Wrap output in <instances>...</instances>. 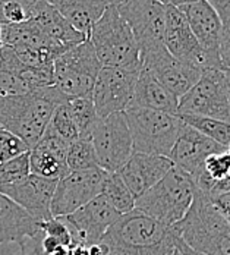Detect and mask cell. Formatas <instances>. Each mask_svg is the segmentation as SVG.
I'll use <instances>...</instances> for the list:
<instances>
[{
  "mask_svg": "<svg viewBox=\"0 0 230 255\" xmlns=\"http://www.w3.org/2000/svg\"><path fill=\"white\" fill-rule=\"evenodd\" d=\"M102 195L107 198L119 214H126L135 208V198L117 172L107 175L103 183Z\"/></svg>",
  "mask_w": 230,
  "mask_h": 255,
  "instance_id": "cell-28",
  "label": "cell"
},
{
  "mask_svg": "<svg viewBox=\"0 0 230 255\" xmlns=\"http://www.w3.org/2000/svg\"><path fill=\"white\" fill-rule=\"evenodd\" d=\"M106 1H107L109 4H115V6H117V4H119V3H122L123 0H106Z\"/></svg>",
  "mask_w": 230,
  "mask_h": 255,
  "instance_id": "cell-40",
  "label": "cell"
},
{
  "mask_svg": "<svg viewBox=\"0 0 230 255\" xmlns=\"http://www.w3.org/2000/svg\"><path fill=\"white\" fill-rule=\"evenodd\" d=\"M195 191L194 179L173 166L154 186L135 200V208L170 228L186 216Z\"/></svg>",
  "mask_w": 230,
  "mask_h": 255,
  "instance_id": "cell-4",
  "label": "cell"
},
{
  "mask_svg": "<svg viewBox=\"0 0 230 255\" xmlns=\"http://www.w3.org/2000/svg\"><path fill=\"white\" fill-rule=\"evenodd\" d=\"M35 3L37 0H0V25L29 21Z\"/></svg>",
  "mask_w": 230,
  "mask_h": 255,
  "instance_id": "cell-30",
  "label": "cell"
},
{
  "mask_svg": "<svg viewBox=\"0 0 230 255\" xmlns=\"http://www.w3.org/2000/svg\"><path fill=\"white\" fill-rule=\"evenodd\" d=\"M163 43L167 51L178 60L194 65L203 71L211 69L204 50L192 34L188 21L179 7L166 6Z\"/></svg>",
  "mask_w": 230,
  "mask_h": 255,
  "instance_id": "cell-15",
  "label": "cell"
},
{
  "mask_svg": "<svg viewBox=\"0 0 230 255\" xmlns=\"http://www.w3.org/2000/svg\"><path fill=\"white\" fill-rule=\"evenodd\" d=\"M226 151L230 154V142H229V145H228V150H226Z\"/></svg>",
  "mask_w": 230,
  "mask_h": 255,
  "instance_id": "cell-43",
  "label": "cell"
},
{
  "mask_svg": "<svg viewBox=\"0 0 230 255\" xmlns=\"http://www.w3.org/2000/svg\"><path fill=\"white\" fill-rule=\"evenodd\" d=\"M225 72H226V74H228V75H230V68H229V69H226V71H225Z\"/></svg>",
  "mask_w": 230,
  "mask_h": 255,
  "instance_id": "cell-42",
  "label": "cell"
},
{
  "mask_svg": "<svg viewBox=\"0 0 230 255\" xmlns=\"http://www.w3.org/2000/svg\"><path fill=\"white\" fill-rule=\"evenodd\" d=\"M179 9L183 12L192 34L195 35L197 41L204 50L210 68L223 71L220 54H219L222 21L217 12L213 9V6L207 0L191 3V4L182 6Z\"/></svg>",
  "mask_w": 230,
  "mask_h": 255,
  "instance_id": "cell-17",
  "label": "cell"
},
{
  "mask_svg": "<svg viewBox=\"0 0 230 255\" xmlns=\"http://www.w3.org/2000/svg\"><path fill=\"white\" fill-rule=\"evenodd\" d=\"M88 40L102 66L141 71V56L135 37L115 4H107L93 25Z\"/></svg>",
  "mask_w": 230,
  "mask_h": 255,
  "instance_id": "cell-5",
  "label": "cell"
},
{
  "mask_svg": "<svg viewBox=\"0 0 230 255\" xmlns=\"http://www.w3.org/2000/svg\"><path fill=\"white\" fill-rule=\"evenodd\" d=\"M40 228L46 236H50L53 239H56L63 247H72L77 244L72 238V233H71L69 228L66 226V223L60 217H57V219L53 217L47 222L40 223Z\"/></svg>",
  "mask_w": 230,
  "mask_h": 255,
  "instance_id": "cell-34",
  "label": "cell"
},
{
  "mask_svg": "<svg viewBox=\"0 0 230 255\" xmlns=\"http://www.w3.org/2000/svg\"><path fill=\"white\" fill-rule=\"evenodd\" d=\"M226 74V72H225ZM226 79H228V90H229V99H230V75L226 74Z\"/></svg>",
  "mask_w": 230,
  "mask_h": 255,
  "instance_id": "cell-41",
  "label": "cell"
},
{
  "mask_svg": "<svg viewBox=\"0 0 230 255\" xmlns=\"http://www.w3.org/2000/svg\"><path fill=\"white\" fill-rule=\"evenodd\" d=\"M178 103L179 99L175 94H172L145 68L141 66L129 107L158 110V112L176 115Z\"/></svg>",
  "mask_w": 230,
  "mask_h": 255,
  "instance_id": "cell-22",
  "label": "cell"
},
{
  "mask_svg": "<svg viewBox=\"0 0 230 255\" xmlns=\"http://www.w3.org/2000/svg\"><path fill=\"white\" fill-rule=\"evenodd\" d=\"M207 1L217 12L222 22L230 18V0H207Z\"/></svg>",
  "mask_w": 230,
  "mask_h": 255,
  "instance_id": "cell-37",
  "label": "cell"
},
{
  "mask_svg": "<svg viewBox=\"0 0 230 255\" xmlns=\"http://www.w3.org/2000/svg\"><path fill=\"white\" fill-rule=\"evenodd\" d=\"M49 127L59 136H62L66 142H72V141H75V139L79 138L78 128L75 125V122H74V119H72L68 102L60 103V104H57L54 107Z\"/></svg>",
  "mask_w": 230,
  "mask_h": 255,
  "instance_id": "cell-31",
  "label": "cell"
},
{
  "mask_svg": "<svg viewBox=\"0 0 230 255\" xmlns=\"http://www.w3.org/2000/svg\"><path fill=\"white\" fill-rule=\"evenodd\" d=\"M133 153L169 157L183 122L178 115L158 110L128 107L125 112Z\"/></svg>",
  "mask_w": 230,
  "mask_h": 255,
  "instance_id": "cell-6",
  "label": "cell"
},
{
  "mask_svg": "<svg viewBox=\"0 0 230 255\" xmlns=\"http://www.w3.org/2000/svg\"><path fill=\"white\" fill-rule=\"evenodd\" d=\"M107 172L102 167L82 172H69L57 180L51 198V217H66L102 194Z\"/></svg>",
  "mask_w": 230,
  "mask_h": 255,
  "instance_id": "cell-10",
  "label": "cell"
},
{
  "mask_svg": "<svg viewBox=\"0 0 230 255\" xmlns=\"http://www.w3.org/2000/svg\"><path fill=\"white\" fill-rule=\"evenodd\" d=\"M90 139L97 155L99 166L107 173L119 172L133 153L132 136L123 112L113 113L102 119Z\"/></svg>",
  "mask_w": 230,
  "mask_h": 255,
  "instance_id": "cell-9",
  "label": "cell"
},
{
  "mask_svg": "<svg viewBox=\"0 0 230 255\" xmlns=\"http://www.w3.org/2000/svg\"><path fill=\"white\" fill-rule=\"evenodd\" d=\"M138 75L139 71L103 66L91 93V102L100 119L128 109Z\"/></svg>",
  "mask_w": 230,
  "mask_h": 255,
  "instance_id": "cell-12",
  "label": "cell"
},
{
  "mask_svg": "<svg viewBox=\"0 0 230 255\" xmlns=\"http://www.w3.org/2000/svg\"><path fill=\"white\" fill-rule=\"evenodd\" d=\"M0 129H3V128H1V127H0Z\"/></svg>",
  "mask_w": 230,
  "mask_h": 255,
  "instance_id": "cell-45",
  "label": "cell"
},
{
  "mask_svg": "<svg viewBox=\"0 0 230 255\" xmlns=\"http://www.w3.org/2000/svg\"><path fill=\"white\" fill-rule=\"evenodd\" d=\"M213 204L216 205V208L222 213V216L226 219V222L230 225V192L228 194H222L219 197H214Z\"/></svg>",
  "mask_w": 230,
  "mask_h": 255,
  "instance_id": "cell-36",
  "label": "cell"
},
{
  "mask_svg": "<svg viewBox=\"0 0 230 255\" xmlns=\"http://www.w3.org/2000/svg\"><path fill=\"white\" fill-rule=\"evenodd\" d=\"M104 195H99L75 213L60 217L69 228L74 241L88 248L102 241L107 229L120 217Z\"/></svg>",
  "mask_w": 230,
  "mask_h": 255,
  "instance_id": "cell-14",
  "label": "cell"
},
{
  "mask_svg": "<svg viewBox=\"0 0 230 255\" xmlns=\"http://www.w3.org/2000/svg\"><path fill=\"white\" fill-rule=\"evenodd\" d=\"M172 167L173 163L169 157L155 154L132 153L128 161L119 169L117 173L126 183L133 198L136 200L151 186H154Z\"/></svg>",
  "mask_w": 230,
  "mask_h": 255,
  "instance_id": "cell-20",
  "label": "cell"
},
{
  "mask_svg": "<svg viewBox=\"0 0 230 255\" xmlns=\"http://www.w3.org/2000/svg\"><path fill=\"white\" fill-rule=\"evenodd\" d=\"M43 236L40 223L24 208L0 194V244H21L24 239Z\"/></svg>",
  "mask_w": 230,
  "mask_h": 255,
  "instance_id": "cell-21",
  "label": "cell"
},
{
  "mask_svg": "<svg viewBox=\"0 0 230 255\" xmlns=\"http://www.w3.org/2000/svg\"><path fill=\"white\" fill-rule=\"evenodd\" d=\"M222 151H226V148L183 124L169 158L175 167L188 173L195 182L203 173L207 157Z\"/></svg>",
  "mask_w": 230,
  "mask_h": 255,
  "instance_id": "cell-16",
  "label": "cell"
},
{
  "mask_svg": "<svg viewBox=\"0 0 230 255\" xmlns=\"http://www.w3.org/2000/svg\"><path fill=\"white\" fill-rule=\"evenodd\" d=\"M66 164L69 172H82L100 167L91 139L78 138L69 142L66 150Z\"/></svg>",
  "mask_w": 230,
  "mask_h": 255,
  "instance_id": "cell-29",
  "label": "cell"
},
{
  "mask_svg": "<svg viewBox=\"0 0 230 255\" xmlns=\"http://www.w3.org/2000/svg\"><path fill=\"white\" fill-rule=\"evenodd\" d=\"M172 229L198 255H230V225L198 189L189 211Z\"/></svg>",
  "mask_w": 230,
  "mask_h": 255,
  "instance_id": "cell-3",
  "label": "cell"
},
{
  "mask_svg": "<svg viewBox=\"0 0 230 255\" xmlns=\"http://www.w3.org/2000/svg\"><path fill=\"white\" fill-rule=\"evenodd\" d=\"M141 65L178 99L188 93L203 75V69L173 57L164 44L139 51Z\"/></svg>",
  "mask_w": 230,
  "mask_h": 255,
  "instance_id": "cell-11",
  "label": "cell"
},
{
  "mask_svg": "<svg viewBox=\"0 0 230 255\" xmlns=\"http://www.w3.org/2000/svg\"><path fill=\"white\" fill-rule=\"evenodd\" d=\"M0 47H1V43H0Z\"/></svg>",
  "mask_w": 230,
  "mask_h": 255,
  "instance_id": "cell-44",
  "label": "cell"
},
{
  "mask_svg": "<svg viewBox=\"0 0 230 255\" xmlns=\"http://www.w3.org/2000/svg\"><path fill=\"white\" fill-rule=\"evenodd\" d=\"M79 32L90 35L93 25L107 7L106 0H44Z\"/></svg>",
  "mask_w": 230,
  "mask_h": 255,
  "instance_id": "cell-24",
  "label": "cell"
},
{
  "mask_svg": "<svg viewBox=\"0 0 230 255\" xmlns=\"http://www.w3.org/2000/svg\"><path fill=\"white\" fill-rule=\"evenodd\" d=\"M68 100L54 85L22 96H0V127L32 148L49 127L54 107Z\"/></svg>",
  "mask_w": 230,
  "mask_h": 255,
  "instance_id": "cell-2",
  "label": "cell"
},
{
  "mask_svg": "<svg viewBox=\"0 0 230 255\" xmlns=\"http://www.w3.org/2000/svg\"><path fill=\"white\" fill-rule=\"evenodd\" d=\"M116 9L130 28L139 51L163 43L166 22L163 3L158 0H123Z\"/></svg>",
  "mask_w": 230,
  "mask_h": 255,
  "instance_id": "cell-13",
  "label": "cell"
},
{
  "mask_svg": "<svg viewBox=\"0 0 230 255\" xmlns=\"http://www.w3.org/2000/svg\"><path fill=\"white\" fill-rule=\"evenodd\" d=\"M176 115L204 116L230 124V99L225 71H204L197 84L179 97Z\"/></svg>",
  "mask_w": 230,
  "mask_h": 255,
  "instance_id": "cell-8",
  "label": "cell"
},
{
  "mask_svg": "<svg viewBox=\"0 0 230 255\" xmlns=\"http://www.w3.org/2000/svg\"><path fill=\"white\" fill-rule=\"evenodd\" d=\"M69 142L59 136L50 127L44 130L38 142L29 148V172L41 178L59 180L69 173L66 164V150Z\"/></svg>",
  "mask_w": 230,
  "mask_h": 255,
  "instance_id": "cell-19",
  "label": "cell"
},
{
  "mask_svg": "<svg viewBox=\"0 0 230 255\" xmlns=\"http://www.w3.org/2000/svg\"><path fill=\"white\" fill-rule=\"evenodd\" d=\"M158 1L163 3L164 6L182 7V6H186V4H191V3H197V1H201V0H158Z\"/></svg>",
  "mask_w": 230,
  "mask_h": 255,
  "instance_id": "cell-38",
  "label": "cell"
},
{
  "mask_svg": "<svg viewBox=\"0 0 230 255\" xmlns=\"http://www.w3.org/2000/svg\"><path fill=\"white\" fill-rule=\"evenodd\" d=\"M91 41L87 38L60 54L53 63L54 87L66 97H90L102 69Z\"/></svg>",
  "mask_w": 230,
  "mask_h": 255,
  "instance_id": "cell-7",
  "label": "cell"
},
{
  "mask_svg": "<svg viewBox=\"0 0 230 255\" xmlns=\"http://www.w3.org/2000/svg\"><path fill=\"white\" fill-rule=\"evenodd\" d=\"M0 43L1 46H28L32 49H49L60 53L69 50L68 47L50 40L41 28L34 21H26L22 24L0 25Z\"/></svg>",
  "mask_w": 230,
  "mask_h": 255,
  "instance_id": "cell-25",
  "label": "cell"
},
{
  "mask_svg": "<svg viewBox=\"0 0 230 255\" xmlns=\"http://www.w3.org/2000/svg\"><path fill=\"white\" fill-rule=\"evenodd\" d=\"M103 255H179L188 245L172 229L139 210L122 214L99 242Z\"/></svg>",
  "mask_w": 230,
  "mask_h": 255,
  "instance_id": "cell-1",
  "label": "cell"
},
{
  "mask_svg": "<svg viewBox=\"0 0 230 255\" xmlns=\"http://www.w3.org/2000/svg\"><path fill=\"white\" fill-rule=\"evenodd\" d=\"M220 62L223 71L230 68V18L222 22V35H220Z\"/></svg>",
  "mask_w": 230,
  "mask_h": 255,
  "instance_id": "cell-35",
  "label": "cell"
},
{
  "mask_svg": "<svg viewBox=\"0 0 230 255\" xmlns=\"http://www.w3.org/2000/svg\"><path fill=\"white\" fill-rule=\"evenodd\" d=\"M178 116L183 124L198 130L204 136L213 139L214 142L220 144L228 150L230 142V124L211 118H204V116H194V115H178Z\"/></svg>",
  "mask_w": 230,
  "mask_h": 255,
  "instance_id": "cell-27",
  "label": "cell"
},
{
  "mask_svg": "<svg viewBox=\"0 0 230 255\" xmlns=\"http://www.w3.org/2000/svg\"><path fill=\"white\" fill-rule=\"evenodd\" d=\"M57 180L28 175L24 180L0 188V194L10 198L13 203L24 208L26 213L38 223L53 219L50 204Z\"/></svg>",
  "mask_w": 230,
  "mask_h": 255,
  "instance_id": "cell-18",
  "label": "cell"
},
{
  "mask_svg": "<svg viewBox=\"0 0 230 255\" xmlns=\"http://www.w3.org/2000/svg\"><path fill=\"white\" fill-rule=\"evenodd\" d=\"M31 175L28 151L0 164V188L18 183Z\"/></svg>",
  "mask_w": 230,
  "mask_h": 255,
  "instance_id": "cell-32",
  "label": "cell"
},
{
  "mask_svg": "<svg viewBox=\"0 0 230 255\" xmlns=\"http://www.w3.org/2000/svg\"><path fill=\"white\" fill-rule=\"evenodd\" d=\"M31 21H34L41 28V31L53 41L71 49L77 44H81L88 37L82 32H79L72 24H69L51 4L44 0H37L32 13Z\"/></svg>",
  "mask_w": 230,
  "mask_h": 255,
  "instance_id": "cell-23",
  "label": "cell"
},
{
  "mask_svg": "<svg viewBox=\"0 0 230 255\" xmlns=\"http://www.w3.org/2000/svg\"><path fill=\"white\" fill-rule=\"evenodd\" d=\"M29 151L25 144L6 129H0V164Z\"/></svg>",
  "mask_w": 230,
  "mask_h": 255,
  "instance_id": "cell-33",
  "label": "cell"
},
{
  "mask_svg": "<svg viewBox=\"0 0 230 255\" xmlns=\"http://www.w3.org/2000/svg\"><path fill=\"white\" fill-rule=\"evenodd\" d=\"M68 106L72 115V119L78 128L79 138L90 139L96 127L102 121L94 109V104L90 97H74L68 100Z\"/></svg>",
  "mask_w": 230,
  "mask_h": 255,
  "instance_id": "cell-26",
  "label": "cell"
},
{
  "mask_svg": "<svg viewBox=\"0 0 230 255\" xmlns=\"http://www.w3.org/2000/svg\"><path fill=\"white\" fill-rule=\"evenodd\" d=\"M69 255H90L88 254V248L79 245V244H75L71 247V251H69Z\"/></svg>",
  "mask_w": 230,
  "mask_h": 255,
  "instance_id": "cell-39",
  "label": "cell"
}]
</instances>
